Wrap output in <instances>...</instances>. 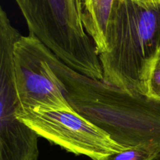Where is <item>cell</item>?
Instances as JSON below:
<instances>
[{
	"label": "cell",
	"instance_id": "277c9868",
	"mask_svg": "<svg viewBox=\"0 0 160 160\" xmlns=\"http://www.w3.org/2000/svg\"><path fill=\"white\" fill-rule=\"evenodd\" d=\"M0 9V160H38V135L19 120L13 49L21 38Z\"/></svg>",
	"mask_w": 160,
	"mask_h": 160
},
{
	"label": "cell",
	"instance_id": "52a82bcc",
	"mask_svg": "<svg viewBox=\"0 0 160 160\" xmlns=\"http://www.w3.org/2000/svg\"><path fill=\"white\" fill-rule=\"evenodd\" d=\"M114 0H84L79 12L84 30L92 39L98 54L106 51V33Z\"/></svg>",
	"mask_w": 160,
	"mask_h": 160
},
{
	"label": "cell",
	"instance_id": "30bf717a",
	"mask_svg": "<svg viewBox=\"0 0 160 160\" xmlns=\"http://www.w3.org/2000/svg\"><path fill=\"white\" fill-rule=\"evenodd\" d=\"M74 2H75V4H76L77 9H78V13H79L80 11H81V7H82L83 4H84V0H74Z\"/></svg>",
	"mask_w": 160,
	"mask_h": 160
},
{
	"label": "cell",
	"instance_id": "ba28073f",
	"mask_svg": "<svg viewBox=\"0 0 160 160\" xmlns=\"http://www.w3.org/2000/svg\"><path fill=\"white\" fill-rule=\"evenodd\" d=\"M160 152L157 145H142L128 148L118 152L107 155L96 160H151Z\"/></svg>",
	"mask_w": 160,
	"mask_h": 160
},
{
	"label": "cell",
	"instance_id": "8fae6325",
	"mask_svg": "<svg viewBox=\"0 0 160 160\" xmlns=\"http://www.w3.org/2000/svg\"><path fill=\"white\" fill-rule=\"evenodd\" d=\"M151 160H160V152L158 153V154L156 155L154 158H152Z\"/></svg>",
	"mask_w": 160,
	"mask_h": 160
},
{
	"label": "cell",
	"instance_id": "3957f363",
	"mask_svg": "<svg viewBox=\"0 0 160 160\" xmlns=\"http://www.w3.org/2000/svg\"><path fill=\"white\" fill-rule=\"evenodd\" d=\"M30 34L70 68L103 81L99 56L84 30L74 0H13Z\"/></svg>",
	"mask_w": 160,
	"mask_h": 160
},
{
	"label": "cell",
	"instance_id": "8992f818",
	"mask_svg": "<svg viewBox=\"0 0 160 160\" xmlns=\"http://www.w3.org/2000/svg\"><path fill=\"white\" fill-rule=\"evenodd\" d=\"M34 36H21L13 49L15 84L20 110L72 109ZM19 110V111H20Z\"/></svg>",
	"mask_w": 160,
	"mask_h": 160
},
{
	"label": "cell",
	"instance_id": "9c48e42d",
	"mask_svg": "<svg viewBox=\"0 0 160 160\" xmlns=\"http://www.w3.org/2000/svg\"><path fill=\"white\" fill-rule=\"evenodd\" d=\"M147 96L160 102V58L155 64L148 81Z\"/></svg>",
	"mask_w": 160,
	"mask_h": 160
},
{
	"label": "cell",
	"instance_id": "7a4b0ae2",
	"mask_svg": "<svg viewBox=\"0 0 160 160\" xmlns=\"http://www.w3.org/2000/svg\"><path fill=\"white\" fill-rule=\"evenodd\" d=\"M98 55L103 81L147 95L148 81L160 58V0H114Z\"/></svg>",
	"mask_w": 160,
	"mask_h": 160
},
{
	"label": "cell",
	"instance_id": "6da1fadb",
	"mask_svg": "<svg viewBox=\"0 0 160 160\" xmlns=\"http://www.w3.org/2000/svg\"><path fill=\"white\" fill-rule=\"evenodd\" d=\"M41 49L75 112L124 148L160 146V102L80 73L42 43Z\"/></svg>",
	"mask_w": 160,
	"mask_h": 160
},
{
	"label": "cell",
	"instance_id": "5b68a950",
	"mask_svg": "<svg viewBox=\"0 0 160 160\" xmlns=\"http://www.w3.org/2000/svg\"><path fill=\"white\" fill-rule=\"evenodd\" d=\"M17 117L38 137L78 156L96 160L126 149L73 109H22Z\"/></svg>",
	"mask_w": 160,
	"mask_h": 160
}]
</instances>
